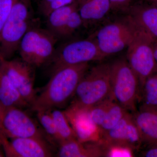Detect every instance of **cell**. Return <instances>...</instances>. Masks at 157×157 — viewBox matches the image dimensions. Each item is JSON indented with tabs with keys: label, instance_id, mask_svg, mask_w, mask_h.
<instances>
[{
	"label": "cell",
	"instance_id": "1",
	"mask_svg": "<svg viewBox=\"0 0 157 157\" xmlns=\"http://www.w3.org/2000/svg\"><path fill=\"white\" fill-rule=\"evenodd\" d=\"M89 69V63L65 66L52 73L48 83L37 94L30 108L33 111L61 108L72 100L79 82Z\"/></svg>",
	"mask_w": 157,
	"mask_h": 157
},
{
	"label": "cell",
	"instance_id": "2",
	"mask_svg": "<svg viewBox=\"0 0 157 157\" xmlns=\"http://www.w3.org/2000/svg\"><path fill=\"white\" fill-rule=\"evenodd\" d=\"M110 63L89 69L79 82L69 107L89 109L110 98Z\"/></svg>",
	"mask_w": 157,
	"mask_h": 157
},
{
	"label": "cell",
	"instance_id": "3",
	"mask_svg": "<svg viewBox=\"0 0 157 157\" xmlns=\"http://www.w3.org/2000/svg\"><path fill=\"white\" fill-rule=\"evenodd\" d=\"M31 0H14L0 35V59H9L18 50L23 37L31 28Z\"/></svg>",
	"mask_w": 157,
	"mask_h": 157
},
{
	"label": "cell",
	"instance_id": "4",
	"mask_svg": "<svg viewBox=\"0 0 157 157\" xmlns=\"http://www.w3.org/2000/svg\"><path fill=\"white\" fill-rule=\"evenodd\" d=\"M110 98L129 112H135L140 85L127 59H119L110 64Z\"/></svg>",
	"mask_w": 157,
	"mask_h": 157
},
{
	"label": "cell",
	"instance_id": "5",
	"mask_svg": "<svg viewBox=\"0 0 157 157\" xmlns=\"http://www.w3.org/2000/svg\"><path fill=\"white\" fill-rule=\"evenodd\" d=\"M57 40V36L48 29L31 27L20 44L21 59L35 67L48 63L55 53Z\"/></svg>",
	"mask_w": 157,
	"mask_h": 157
},
{
	"label": "cell",
	"instance_id": "6",
	"mask_svg": "<svg viewBox=\"0 0 157 157\" xmlns=\"http://www.w3.org/2000/svg\"><path fill=\"white\" fill-rule=\"evenodd\" d=\"M136 27L134 38L127 47V60L138 78L140 90L146 78L157 69L154 55L157 40Z\"/></svg>",
	"mask_w": 157,
	"mask_h": 157
},
{
	"label": "cell",
	"instance_id": "7",
	"mask_svg": "<svg viewBox=\"0 0 157 157\" xmlns=\"http://www.w3.org/2000/svg\"><path fill=\"white\" fill-rule=\"evenodd\" d=\"M0 124L3 134L9 139L36 137L46 139L51 143L42 128L22 108L0 104Z\"/></svg>",
	"mask_w": 157,
	"mask_h": 157
},
{
	"label": "cell",
	"instance_id": "8",
	"mask_svg": "<svg viewBox=\"0 0 157 157\" xmlns=\"http://www.w3.org/2000/svg\"><path fill=\"white\" fill-rule=\"evenodd\" d=\"M136 30L137 27L128 17L124 21L104 26L97 32L94 40L105 58L127 48Z\"/></svg>",
	"mask_w": 157,
	"mask_h": 157
},
{
	"label": "cell",
	"instance_id": "9",
	"mask_svg": "<svg viewBox=\"0 0 157 157\" xmlns=\"http://www.w3.org/2000/svg\"><path fill=\"white\" fill-rule=\"evenodd\" d=\"M104 59L94 39L70 42L55 52L50 61L52 64V73L65 66L101 61Z\"/></svg>",
	"mask_w": 157,
	"mask_h": 157
},
{
	"label": "cell",
	"instance_id": "10",
	"mask_svg": "<svg viewBox=\"0 0 157 157\" xmlns=\"http://www.w3.org/2000/svg\"><path fill=\"white\" fill-rule=\"evenodd\" d=\"M0 65L21 95L29 105L37 93L34 88L35 67L21 60L0 59Z\"/></svg>",
	"mask_w": 157,
	"mask_h": 157
},
{
	"label": "cell",
	"instance_id": "11",
	"mask_svg": "<svg viewBox=\"0 0 157 157\" xmlns=\"http://www.w3.org/2000/svg\"><path fill=\"white\" fill-rule=\"evenodd\" d=\"M52 145L46 139L24 137L7 138L2 146L7 157H50L53 156Z\"/></svg>",
	"mask_w": 157,
	"mask_h": 157
},
{
	"label": "cell",
	"instance_id": "12",
	"mask_svg": "<svg viewBox=\"0 0 157 157\" xmlns=\"http://www.w3.org/2000/svg\"><path fill=\"white\" fill-rule=\"evenodd\" d=\"M64 112L79 142H101L102 132L90 116L88 109L69 107Z\"/></svg>",
	"mask_w": 157,
	"mask_h": 157
},
{
	"label": "cell",
	"instance_id": "13",
	"mask_svg": "<svg viewBox=\"0 0 157 157\" xmlns=\"http://www.w3.org/2000/svg\"><path fill=\"white\" fill-rule=\"evenodd\" d=\"M101 142L122 144L131 147L135 151L143 145L140 132L132 114L129 112L115 126L103 134Z\"/></svg>",
	"mask_w": 157,
	"mask_h": 157
},
{
	"label": "cell",
	"instance_id": "14",
	"mask_svg": "<svg viewBox=\"0 0 157 157\" xmlns=\"http://www.w3.org/2000/svg\"><path fill=\"white\" fill-rule=\"evenodd\" d=\"M132 113L143 145L157 144V109L139 107Z\"/></svg>",
	"mask_w": 157,
	"mask_h": 157
},
{
	"label": "cell",
	"instance_id": "15",
	"mask_svg": "<svg viewBox=\"0 0 157 157\" xmlns=\"http://www.w3.org/2000/svg\"><path fill=\"white\" fill-rule=\"evenodd\" d=\"M56 155L59 157H105L101 142L82 143L77 139L59 144Z\"/></svg>",
	"mask_w": 157,
	"mask_h": 157
},
{
	"label": "cell",
	"instance_id": "16",
	"mask_svg": "<svg viewBox=\"0 0 157 157\" xmlns=\"http://www.w3.org/2000/svg\"><path fill=\"white\" fill-rule=\"evenodd\" d=\"M128 17L135 25L157 41V8L152 5L132 7Z\"/></svg>",
	"mask_w": 157,
	"mask_h": 157
},
{
	"label": "cell",
	"instance_id": "17",
	"mask_svg": "<svg viewBox=\"0 0 157 157\" xmlns=\"http://www.w3.org/2000/svg\"><path fill=\"white\" fill-rule=\"evenodd\" d=\"M0 104L6 107H30L0 65Z\"/></svg>",
	"mask_w": 157,
	"mask_h": 157
},
{
	"label": "cell",
	"instance_id": "18",
	"mask_svg": "<svg viewBox=\"0 0 157 157\" xmlns=\"http://www.w3.org/2000/svg\"><path fill=\"white\" fill-rule=\"evenodd\" d=\"M111 9L109 0H79L78 10L83 21L103 18Z\"/></svg>",
	"mask_w": 157,
	"mask_h": 157
},
{
	"label": "cell",
	"instance_id": "19",
	"mask_svg": "<svg viewBox=\"0 0 157 157\" xmlns=\"http://www.w3.org/2000/svg\"><path fill=\"white\" fill-rule=\"evenodd\" d=\"M138 103L139 107L157 109V69L144 81L139 92Z\"/></svg>",
	"mask_w": 157,
	"mask_h": 157
},
{
	"label": "cell",
	"instance_id": "20",
	"mask_svg": "<svg viewBox=\"0 0 157 157\" xmlns=\"http://www.w3.org/2000/svg\"><path fill=\"white\" fill-rule=\"evenodd\" d=\"M78 4L75 2L52 11L46 17L48 30L57 36H60L68 17L73 11L78 9Z\"/></svg>",
	"mask_w": 157,
	"mask_h": 157
},
{
	"label": "cell",
	"instance_id": "21",
	"mask_svg": "<svg viewBox=\"0 0 157 157\" xmlns=\"http://www.w3.org/2000/svg\"><path fill=\"white\" fill-rule=\"evenodd\" d=\"M50 112L54 121L58 135L59 140V145L66 141L76 139V135L64 111L56 108L51 109Z\"/></svg>",
	"mask_w": 157,
	"mask_h": 157
},
{
	"label": "cell",
	"instance_id": "22",
	"mask_svg": "<svg viewBox=\"0 0 157 157\" xmlns=\"http://www.w3.org/2000/svg\"><path fill=\"white\" fill-rule=\"evenodd\" d=\"M128 112L120 105L109 98L104 123L100 128L102 135L115 126Z\"/></svg>",
	"mask_w": 157,
	"mask_h": 157
},
{
	"label": "cell",
	"instance_id": "23",
	"mask_svg": "<svg viewBox=\"0 0 157 157\" xmlns=\"http://www.w3.org/2000/svg\"><path fill=\"white\" fill-rule=\"evenodd\" d=\"M37 117L42 130L52 144H59L58 135L53 118L50 110H39L36 111Z\"/></svg>",
	"mask_w": 157,
	"mask_h": 157
},
{
	"label": "cell",
	"instance_id": "24",
	"mask_svg": "<svg viewBox=\"0 0 157 157\" xmlns=\"http://www.w3.org/2000/svg\"><path fill=\"white\" fill-rule=\"evenodd\" d=\"M104 152V156L108 157H132L135 151L131 147L119 143H106L101 142Z\"/></svg>",
	"mask_w": 157,
	"mask_h": 157
},
{
	"label": "cell",
	"instance_id": "25",
	"mask_svg": "<svg viewBox=\"0 0 157 157\" xmlns=\"http://www.w3.org/2000/svg\"><path fill=\"white\" fill-rule=\"evenodd\" d=\"M83 22L78 9L73 11L68 17L60 36L66 37L73 34Z\"/></svg>",
	"mask_w": 157,
	"mask_h": 157
},
{
	"label": "cell",
	"instance_id": "26",
	"mask_svg": "<svg viewBox=\"0 0 157 157\" xmlns=\"http://www.w3.org/2000/svg\"><path fill=\"white\" fill-rule=\"evenodd\" d=\"M14 0H0V35L13 7Z\"/></svg>",
	"mask_w": 157,
	"mask_h": 157
},
{
	"label": "cell",
	"instance_id": "27",
	"mask_svg": "<svg viewBox=\"0 0 157 157\" xmlns=\"http://www.w3.org/2000/svg\"><path fill=\"white\" fill-rule=\"evenodd\" d=\"M75 2H76L75 0H53L46 10L44 15L45 17H47L52 11L54 10L70 5Z\"/></svg>",
	"mask_w": 157,
	"mask_h": 157
},
{
	"label": "cell",
	"instance_id": "28",
	"mask_svg": "<svg viewBox=\"0 0 157 157\" xmlns=\"http://www.w3.org/2000/svg\"><path fill=\"white\" fill-rule=\"evenodd\" d=\"M133 0H109L111 9H123L128 8Z\"/></svg>",
	"mask_w": 157,
	"mask_h": 157
},
{
	"label": "cell",
	"instance_id": "29",
	"mask_svg": "<svg viewBox=\"0 0 157 157\" xmlns=\"http://www.w3.org/2000/svg\"><path fill=\"white\" fill-rule=\"evenodd\" d=\"M141 155L142 157H157V144L146 146Z\"/></svg>",
	"mask_w": 157,
	"mask_h": 157
},
{
	"label": "cell",
	"instance_id": "30",
	"mask_svg": "<svg viewBox=\"0 0 157 157\" xmlns=\"http://www.w3.org/2000/svg\"><path fill=\"white\" fill-rule=\"evenodd\" d=\"M53 1V0H39V9L43 15Z\"/></svg>",
	"mask_w": 157,
	"mask_h": 157
},
{
	"label": "cell",
	"instance_id": "31",
	"mask_svg": "<svg viewBox=\"0 0 157 157\" xmlns=\"http://www.w3.org/2000/svg\"><path fill=\"white\" fill-rule=\"evenodd\" d=\"M6 139H7V138L5 136L4 134H3L2 131V128H1V124H0V144H1L2 146V144L3 143L4 140H6Z\"/></svg>",
	"mask_w": 157,
	"mask_h": 157
},
{
	"label": "cell",
	"instance_id": "32",
	"mask_svg": "<svg viewBox=\"0 0 157 157\" xmlns=\"http://www.w3.org/2000/svg\"><path fill=\"white\" fill-rule=\"evenodd\" d=\"M154 55L155 60L157 65V41L155 42L154 46Z\"/></svg>",
	"mask_w": 157,
	"mask_h": 157
},
{
	"label": "cell",
	"instance_id": "33",
	"mask_svg": "<svg viewBox=\"0 0 157 157\" xmlns=\"http://www.w3.org/2000/svg\"><path fill=\"white\" fill-rule=\"evenodd\" d=\"M5 153H4V150L2 146L0 144V157H5Z\"/></svg>",
	"mask_w": 157,
	"mask_h": 157
},
{
	"label": "cell",
	"instance_id": "34",
	"mask_svg": "<svg viewBox=\"0 0 157 157\" xmlns=\"http://www.w3.org/2000/svg\"><path fill=\"white\" fill-rule=\"evenodd\" d=\"M157 8V0H148Z\"/></svg>",
	"mask_w": 157,
	"mask_h": 157
},
{
	"label": "cell",
	"instance_id": "35",
	"mask_svg": "<svg viewBox=\"0 0 157 157\" xmlns=\"http://www.w3.org/2000/svg\"></svg>",
	"mask_w": 157,
	"mask_h": 157
}]
</instances>
